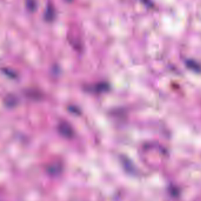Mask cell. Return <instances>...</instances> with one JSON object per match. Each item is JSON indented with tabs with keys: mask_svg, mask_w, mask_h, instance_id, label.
<instances>
[{
	"mask_svg": "<svg viewBox=\"0 0 201 201\" xmlns=\"http://www.w3.org/2000/svg\"><path fill=\"white\" fill-rule=\"evenodd\" d=\"M58 130L63 136L66 138H71L73 135V130L71 126L66 122L60 124Z\"/></svg>",
	"mask_w": 201,
	"mask_h": 201,
	"instance_id": "obj_1",
	"label": "cell"
},
{
	"mask_svg": "<svg viewBox=\"0 0 201 201\" xmlns=\"http://www.w3.org/2000/svg\"><path fill=\"white\" fill-rule=\"evenodd\" d=\"M54 16V10L51 5H47L46 8L44 13V17L47 20H50L53 18Z\"/></svg>",
	"mask_w": 201,
	"mask_h": 201,
	"instance_id": "obj_2",
	"label": "cell"
},
{
	"mask_svg": "<svg viewBox=\"0 0 201 201\" xmlns=\"http://www.w3.org/2000/svg\"><path fill=\"white\" fill-rule=\"evenodd\" d=\"M95 89L96 91L98 92H102V91H104L106 90L108 88V84L105 83H98V84H96L95 86Z\"/></svg>",
	"mask_w": 201,
	"mask_h": 201,
	"instance_id": "obj_3",
	"label": "cell"
},
{
	"mask_svg": "<svg viewBox=\"0 0 201 201\" xmlns=\"http://www.w3.org/2000/svg\"><path fill=\"white\" fill-rule=\"evenodd\" d=\"M26 5H27V7H28V9L31 10H34V8H36V6L35 2L33 1H27Z\"/></svg>",
	"mask_w": 201,
	"mask_h": 201,
	"instance_id": "obj_4",
	"label": "cell"
}]
</instances>
